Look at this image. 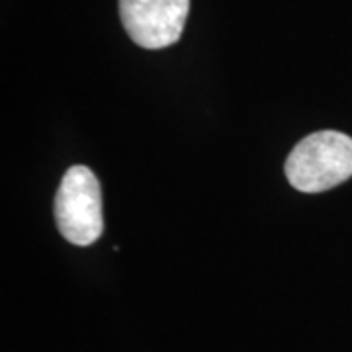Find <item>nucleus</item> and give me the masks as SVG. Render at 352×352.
<instances>
[{"label": "nucleus", "instance_id": "nucleus-3", "mask_svg": "<svg viewBox=\"0 0 352 352\" xmlns=\"http://www.w3.org/2000/svg\"><path fill=\"white\" fill-rule=\"evenodd\" d=\"M190 0H120L127 36L145 50L176 43L188 18Z\"/></svg>", "mask_w": 352, "mask_h": 352}, {"label": "nucleus", "instance_id": "nucleus-1", "mask_svg": "<svg viewBox=\"0 0 352 352\" xmlns=\"http://www.w3.org/2000/svg\"><path fill=\"white\" fill-rule=\"evenodd\" d=\"M286 176L305 194L339 186L352 176V138L333 129L307 135L289 153Z\"/></svg>", "mask_w": 352, "mask_h": 352}, {"label": "nucleus", "instance_id": "nucleus-2", "mask_svg": "<svg viewBox=\"0 0 352 352\" xmlns=\"http://www.w3.org/2000/svg\"><path fill=\"white\" fill-rule=\"evenodd\" d=\"M55 221L65 239L76 247H88L102 237L100 182L85 164H75L65 173L55 194Z\"/></svg>", "mask_w": 352, "mask_h": 352}]
</instances>
